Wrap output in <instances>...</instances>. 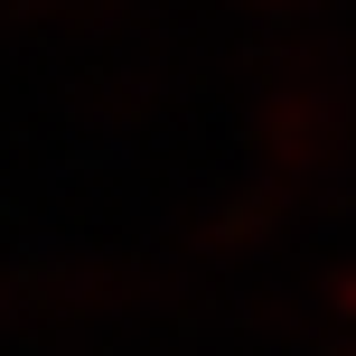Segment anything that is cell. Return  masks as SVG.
<instances>
[{"label":"cell","mask_w":356,"mask_h":356,"mask_svg":"<svg viewBox=\"0 0 356 356\" xmlns=\"http://www.w3.org/2000/svg\"><path fill=\"white\" fill-rule=\"evenodd\" d=\"M347 141H356V94L338 75L291 66V75L263 85V104H253V178H263L272 197L319 188V178L347 160Z\"/></svg>","instance_id":"cell-1"},{"label":"cell","mask_w":356,"mask_h":356,"mask_svg":"<svg viewBox=\"0 0 356 356\" xmlns=\"http://www.w3.org/2000/svg\"><path fill=\"white\" fill-rule=\"evenodd\" d=\"M244 10H263V19H309V10H328V0H244Z\"/></svg>","instance_id":"cell-3"},{"label":"cell","mask_w":356,"mask_h":356,"mask_svg":"<svg viewBox=\"0 0 356 356\" xmlns=\"http://www.w3.org/2000/svg\"><path fill=\"white\" fill-rule=\"evenodd\" d=\"M319 319L338 328V338H356V253H347V263L319 282Z\"/></svg>","instance_id":"cell-2"}]
</instances>
